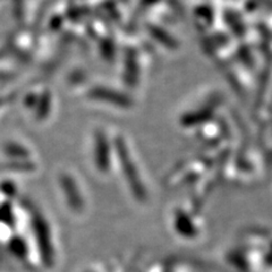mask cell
I'll return each mask as SVG.
<instances>
[{
  "label": "cell",
  "instance_id": "6da1fadb",
  "mask_svg": "<svg viewBox=\"0 0 272 272\" xmlns=\"http://www.w3.org/2000/svg\"><path fill=\"white\" fill-rule=\"evenodd\" d=\"M33 226L43 261H45L47 264H50L52 261V249L47 225H45V221H43L40 217H37L34 218Z\"/></svg>",
  "mask_w": 272,
  "mask_h": 272
}]
</instances>
